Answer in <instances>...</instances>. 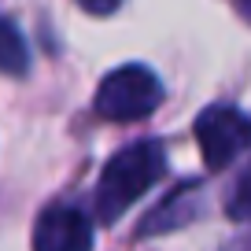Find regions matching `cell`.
Listing matches in <instances>:
<instances>
[{"label": "cell", "instance_id": "cell-3", "mask_svg": "<svg viewBox=\"0 0 251 251\" xmlns=\"http://www.w3.org/2000/svg\"><path fill=\"white\" fill-rule=\"evenodd\" d=\"M196 141L203 151V163L211 170H226L229 163L244 155L251 137V122L236 103H211L196 115Z\"/></svg>", "mask_w": 251, "mask_h": 251}, {"label": "cell", "instance_id": "cell-5", "mask_svg": "<svg viewBox=\"0 0 251 251\" xmlns=\"http://www.w3.org/2000/svg\"><path fill=\"white\" fill-rule=\"evenodd\" d=\"M203 214V185L200 181H185L181 188H174L166 203H159L148 218L141 222L137 236H155V233H166V229H177V226H188L192 218Z\"/></svg>", "mask_w": 251, "mask_h": 251}, {"label": "cell", "instance_id": "cell-6", "mask_svg": "<svg viewBox=\"0 0 251 251\" xmlns=\"http://www.w3.org/2000/svg\"><path fill=\"white\" fill-rule=\"evenodd\" d=\"M0 71L4 74H26L30 71V48L26 37L11 19H0Z\"/></svg>", "mask_w": 251, "mask_h": 251}, {"label": "cell", "instance_id": "cell-4", "mask_svg": "<svg viewBox=\"0 0 251 251\" xmlns=\"http://www.w3.org/2000/svg\"><path fill=\"white\" fill-rule=\"evenodd\" d=\"M33 251H93V222L74 203H52L37 214Z\"/></svg>", "mask_w": 251, "mask_h": 251}, {"label": "cell", "instance_id": "cell-7", "mask_svg": "<svg viewBox=\"0 0 251 251\" xmlns=\"http://www.w3.org/2000/svg\"><path fill=\"white\" fill-rule=\"evenodd\" d=\"M74 4H78L85 15H115L126 0H74Z\"/></svg>", "mask_w": 251, "mask_h": 251}, {"label": "cell", "instance_id": "cell-1", "mask_svg": "<svg viewBox=\"0 0 251 251\" xmlns=\"http://www.w3.org/2000/svg\"><path fill=\"white\" fill-rule=\"evenodd\" d=\"M166 174V148L159 141H137L118 148L103 163V174L96 181V214L103 226H115L144 192L159 185Z\"/></svg>", "mask_w": 251, "mask_h": 251}, {"label": "cell", "instance_id": "cell-8", "mask_svg": "<svg viewBox=\"0 0 251 251\" xmlns=\"http://www.w3.org/2000/svg\"><path fill=\"white\" fill-rule=\"evenodd\" d=\"M240 8H244V11H248V0H240Z\"/></svg>", "mask_w": 251, "mask_h": 251}, {"label": "cell", "instance_id": "cell-2", "mask_svg": "<svg viewBox=\"0 0 251 251\" xmlns=\"http://www.w3.org/2000/svg\"><path fill=\"white\" fill-rule=\"evenodd\" d=\"M163 96L166 89L151 67L126 63V67H115L111 74H103V81L96 85L93 107L107 122H137V118H148L163 103Z\"/></svg>", "mask_w": 251, "mask_h": 251}]
</instances>
